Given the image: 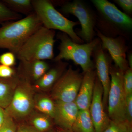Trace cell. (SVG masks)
<instances>
[{
  "label": "cell",
  "instance_id": "1",
  "mask_svg": "<svg viewBox=\"0 0 132 132\" xmlns=\"http://www.w3.org/2000/svg\"><path fill=\"white\" fill-rule=\"evenodd\" d=\"M42 26L34 12L3 24L0 27V49H7L16 55L29 38Z\"/></svg>",
  "mask_w": 132,
  "mask_h": 132
},
{
  "label": "cell",
  "instance_id": "2",
  "mask_svg": "<svg viewBox=\"0 0 132 132\" xmlns=\"http://www.w3.org/2000/svg\"><path fill=\"white\" fill-rule=\"evenodd\" d=\"M57 37L60 40L58 47L59 52L53 59L54 61L56 62L62 60L72 61L76 65L80 66L83 74L94 69V62L91 58L95 48L100 42L98 38H95L88 43L78 44L62 32H59Z\"/></svg>",
  "mask_w": 132,
  "mask_h": 132
},
{
  "label": "cell",
  "instance_id": "3",
  "mask_svg": "<svg viewBox=\"0 0 132 132\" xmlns=\"http://www.w3.org/2000/svg\"><path fill=\"white\" fill-rule=\"evenodd\" d=\"M55 31L42 26L32 34L16 54L20 61L53 60Z\"/></svg>",
  "mask_w": 132,
  "mask_h": 132
},
{
  "label": "cell",
  "instance_id": "4",
  "mask_svg": "<svg viewBox=\"0 0 132 132\" xmlns=\"http://www.w3.org/2000/svg\"><path fill=\"white\" fill-rule=\"evenodd\" d=\"M34 12L43 26L50 30H57L65 33L74 42L83 44L84 42L76 34L74 28L79 22L70 20L59 12L52 1L48 0H32Z\"/></svg>",
  "mask_w": 132,
  "mask_h": 132
},
{
  "label": "cell",
  "instance_id": "5",
  "mask_svg": "<svg viewBox=\"0 0 132 132\" xmlns=\"http://www.w3.org/2000/svg\"><path fill=\"white\" fill-rule=\"evenodd\" d=\"M99 17L98 24L102 31L125 37L132 29V18L107 0H92Z\"/></svg>",
  "mask_w": 132,
  "mask_h": 132
},
{
  "label": "cell",
  "instance_id": "6",
  "mask_svg": "<svg viewBox=\"0 0 132 132\" xmlns=\"http://www.w3.org/2000/svg\"><path fill=\"white\" fill-rule=\"evenodd\" d=\"M124 73L115 65L110 66L111 85L107 109L109 119L116 123L127 121L125 108L126 94L123 85Z\"/></svg>",
  "mask_w": 132,
  "mask_h": 132
},
{
  "label": "cell",
  "instance_id": "7",
  "mask_svg": "<svg viewBox=\"0 0 132 132\" xmlns=\"http://www.w3.org/2000/svg\"><path fill=\"white\" fill-rule=\"evenodd\" d=\"M35 95L32 85L20 79L11 102L5 109V113L15 121H21L27 119L35 109Z\"/></svg>",
  "mask_w": 132,
  "mask_h": 132
},
{
  "label": "cell",
  "instance_id": "8",
  "mask_svg": "<svg viewBox=\"0 0 132 132\" xmlns=\"http://www.w3.org/2000/svg\"><path fill=\"white\" fill-rule=\"evenodd\" d=\"M61 10L64 14L72 15L78 18L81 29L76 34L84 42L88 43L94 39L97 16L84 1L74 0L65 2Z\"/></svg>",
  "mask_w": 132,
  "mask_h": 132
},
{
  "label": "cell",
  "instance_id": "9",
  "mask_svg": "<svg viewBox=\"0 0 132 132\" xmlns=\"http://www.w3.org/2000/svg\"><path fill=\"white\" fill-rule=\"evenodd\" d=\"M83 76L78 70L69 67L51 89V99L63 102L75 101Z\"/></svg>",
  "mask_w": 132,
  "mask_h": 132
},
{
  "label": "cell",
  "instance_id": "10",
  "mask_svg": "<svg viewBox=\"0 0 132 132\" xmlns=\"http://www.w3.org/2000/svg\"><path fill=\"white\" fill-rule=\"evenodd\" d=\"M97 35L100 40L103 49L107 51L115 65L125 72L129 68L126 59L128 47L126 45L125 37L119 36L115 38L108 37L98 29H96Z\"/></svg>",
  "mask_w": 132,
  "mask_h": 132
},
{
  "label": "cell",
  "instance_id": "11",
  "mask_svg": "<svg viewBox=\"0 0 132 132\" xmlns=\"http://www.w3.org/2000/svg\"><path fill=\"white\" fill-rule=\"evenodd\" d=\"M96 68V75L103 87L102 102L105 109L107 108L108 97L111 85L109 70L112 60L110 56L105 52L101 42L95 48L92 53Z\"/></svg>",
  "mask_w": 132,
  "mask_h": 132
},
{
  "label": "cell",
  "instance_id": "12",
  "mask_svg": "<svg viewBox=\"0 0 132 132\" xmlns=\"http://www.w3.org/2000/svg\"><path fill=\"white\" fill-rule=\"evenodd\" d=\"M103 87L96 75L93 94L89 109L95 132L104 131L110 121L103 105Z\"/></svg>",
  "mask_w": 132,
  "mask_h": 132
},
{
  "label": "cell",
  "instance_id": "13",
  "mask_svg": "<svg viewBox=\"0 0 132 132\" xmlns=\"http://www.w3.org/2000/svg\"><path fill=\"white\" fill-rule=\"evenodd\" d=\"M50 68L47 62L43 60L20 61L16 75L20 79L32 85L39 80Z\"/></svg>",
  "mask_w": 132,
  "mask_h": 132
},
{
  "label": "cell",
  "instance_id": "14",
  "mask_svg": "<svg viewBox=\"0 0 132 132\" xmlns=\"http://www.w3.org/2000/svg\"><path fill=\"white\" fill-rule=\"evenodd\" d=\"M55 109L53 119L59 128L71 130L79 110L75 102L54 101Z\"/></svg>",
  "mask_w": 132,
  "mask_h": 132
},
{
  "label": "cell",
  "instance_id": "15",
  "mask_svg": "<svg viewBox=\"0 0 132 132\" xmlns=\"http://www.w3.org/2000/svg\"><path fill=\"white\" fill-rule=\"evenodd\" d=\"M96 76L94 69L83 74L80 88L75 102L79 110H89L93 94Z\"/></svg>",
  "mask_w": 132,
  "mask_h": 132
},
{
  "label": "cell",
  "instance_id": "16",
  "mask_svg": "<svg viewBox=\"0 0 132 132\" xmlns=\"http://www.w3.org/2000/svg\"><path fill=\"white\" fill-rule=\"evenodd\" d=\"M56 64L49 69L32 85L34 90L46 91L52 89L54 85L67 70L68 64L62 60L56 62Z\"/></svg>",
  "mask_w": 132,
  "mask_h": 132
},
{
  "label": "cell",
  "instance_id": "17",
  "mask_svg": "<svg viewBox=\"0 0 132 132\" xmlns=\"http://www.w3.org/2000/svg\"><path fill=\"white\" fill-rule=\"evenodd\" d=\"M19 80L16 75L12 78H0V107L4 109L10 104Z\"/></svg>",
  "mask_w": 132,
  "mask_h": 132
},
{
  "label": "cell",
  "instance_id": "18",
  "mask_svg": "<svg viewBox=\"0 0 132 132\" xmlns=\"http://www.w3.org/2000/svg\"><path fill=\"white\" fill-rule=\"evenodd\" d=\"M71 130L73 132H95L89 110L79 111Z\"/></svg>",
  "mask_w": 132,
  "mask_h": 132
},
{
  "label": "cell",
  "instance_id": "19",
  "mask_svg": "<svg viewBox=\"0 0 132 132\" xmlns=\"http://www.w3.org/2000/svg\"><path fill=\"white\" fill-rule=\"evenodd\" d=\"M2 2L9 9L26 16L34 12L31 0H3Z\"/></svg>",
  "mask_w": 132,
  "mask_h": 132
},
{
  "label": "cell",
  "instance_id": "20",
  "mask_svg": "<svg viewBox=\"0 0 132 132\" xmlns=\"http://www.w3.org/2000/svg\"><path fill=\"white\" fill-rule=\"evenodd\" d=\"M35 108L40 112L49 116L53 119L55 109L54 102L51 98L43 95H35Z\"/></svg>",
  "mask_w": 132,
  "mask_h": 132
},
{
  "label": "cell",
  "instance_id": "21",
  "mask_svg": "<svg viewBox=\"0 0 132 132\" xmlns=\"http://www.w3.org/2000/svg\"><path fill=\"white\" fill-rule=\"evenodd\" d=\"M30 125L40 132H46L52 127V118L40 112H34L29 117Z\"/></svg>",
  "mask_w": 132,
  "mask_h": 132
},
{
  "label": "cell",
  "instance_id": "22",
  "mask_svg": "<svg viewBox=\"0 0 132 132\" xmlns=\"http://www.w3.org/2000/svg\"><path fill=\"white\" fill-rule=\"evenodd\" d=\"M22 19L21 14L12 11L2 1H0V25L8 22L15 21Z\"/></svg>",
  "mask_w": 132,
  "mask_h": 132
},
{
  "label": "cell",
  "instance_id": "23",
  "mask_svg": "<svg viewBox=\"0 0 132 132\" xmlns=\"http://www.w3.org/2000/svg\"><path fill=\"white\" fill-rule=\"evenodd\" d=\"M17 127L15 120L6 113L5 120L0 127V132H16Z\"/></svg>",
  "mask_w": 132,
  "mask_h": 132
},
{
  "label": "cell",
  "instance_id": "24",
  "mask_svg": "<svg viewBox=\"0 0 132 132\" xmlns=\"http://www.w3.org/2000/svg\"><path fill=\"white\" fill-rule=\"evenodd\" d=\"M130 124L127 121L116 123L110 120L106 128L103 132H127Z\"/></svg>",
  "mask_w": 132,
  "mask_h": 132
},
{
  "label": "cell",
  "instance_id": "25",
  "mask_svg": "<svg viewBox=\"0 0 132 132\" xmlns=\"http://www.w3.org/2000/svg\"><path fill=\"white\" fill-rule=\"evenodd\" d=\"M123 85L126 94H132V69L129 68L124 72Z\"/></svg>",
  "mask_w": 132,
  "mask_h": 132
},
{
  "label": "cell",
  "instance_id": "26",
  "mask_svg": "<svg viewBox=\"0 0 132 132\" xmlns=\"http://www.w3.org/2000/svg\"><path fill=\"white\" fill-rule=\"evenodd\" d=\"M16 57L12 52H9L0 55V64L13 67L16 64Z\"/></svg>",
  "mask_w": 132,
  "mask_h": 132
},
{
  "label": "cell",
  "instance_id": "27",
  "mask_svg": "<svg viewBox=\"0 0 132 132\" xmlns=\"http://www.w3.org/2000/svg\"><path fill=\"white\" fill-rule=\"evenodd\" d=\"M126 120L130 124L132 122V94L126 95Z\"/></svg>",
  "mask_w": 132,
  "mask_h": 132
},
{
  "label": "cell",
  "instance_id": "28",
  "mask_svg": "<svg viewBox=\"0 0 132 132\" xmlns=\"http://www.w3.org/2000/svg\"><path fill=\"white\" fill-rule=\"evenodd\" d=\"M16 75V69H14L13 67H7L0 64V78H12Z\"/></svg>",
  "mask_w": 132,
  "mask_h": 132
},
{
  "label": "cell",
  "instance_id": "29",
  "mask_svg": "<svg viewBox=\"0 0 132 132\" xmlns=\"http://www.w3.org/2000/svg\"><path fill=\"white\" fill-rule=\"evenodd\" d=\"M114 1L126 13V14H131L132 0H115Z\"/></svg>",
  "mask_w": 132,
  "mask_h": 132
},
{
  "label": "cell",
  "instance_id": "30",
  "mask_svg": "<svg viewBox=\"0 0 132 132\" xmlns=\"http://www.w3.org/2000/svg\"><path fill=\"white\" fill-rule=\"evenodd\" d=\"M16 132H40L30 124L21 123L18 125Z\"/></svg>",
  "mask_w": 132,
  "mask_h": 132
},
{
  "label": "cell",
  "instance_id": "31",
  "mask_svg": "<svg viewBox=\"0 0 132 132\" xmlns=\"http://www.w3.org/2000/svg\"><path fill=\"white\" fill-rule=\"evenodd\" d=\"M5 109L0 107V127L3 124L5 118Z\"/></svg>",
  "mask_w": 132,
  "mask_h": 132
},
{
  "label": "cell",
  "instance_id": "32",
  "mask_svg": "<svg viewBox=\"0 0 132 132\" xmlns=\"http://www.w3.org/2000/svg\"><path fill=\"white\" fill-rule=\"evenodd\" d=\"M127 61L129 68L132 69V54L131 53L128 55Z\"/></svg>",
  "mask_w": 132,
  "mask_h": 132
},
{
  "label": "cell",
  "instance_id": "33",
  "mask_svg": "<svg viewBox=\"0 0 132 132\" xmlns=\"http://www.w3.org/2000/svg\"><path fill=\"white\" fill-rule=\"evenodd\" d=\"M57 132H73L71 130H65V129H62V128H59Z\"/></svg>",
  "mask_w": 132,
  "mask_h": 132
},
{
  "label": "cell",
  "instance_id": "34",
  "mask_svg": "<svg viewBox=\"0 0 132 132\" xmlns=\"http://www.w3.org/2000/svg\"><path fill=\"white\" fill-rule=\"evenodd\" d=\"M127 132H132V125H130L129 126Z\"/></svg>",
  "mask_w": 132,
  "mask_h": 132
},
{
  "label": "cell",
  "instance_id": "35",
  "mask_svg": "<svg viewBox=\"0 0 132 132\" xmlns=\"http://www.w3.org/2000/svg\"></svg>",
  "mask_w": 132,
  "mask_h": 132
}]
</instances>
